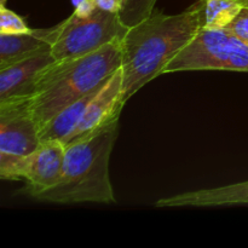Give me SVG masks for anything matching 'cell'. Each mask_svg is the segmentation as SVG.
I'll use <instances>...</instances> for the list:
<instances>
[{"instance_id":"cell-1","label":"cell","mask_w":248,"mask_h":248,"mask_svg":"<svg viewBox=\"0 0 248 248\" xmlns=\"http://www.w3.org/2000/svg\"><path fill=\"white\" fill-rule=\"evenodd\" d=\"M202 28L200 0L176 15L154 11L127 29L123 41V102L165 74L170 63Z\"/></svg>"},{"instance_id":"cell-2","label":"cell","mask_w":248,"mask_h":248,"mask_svg":"<svg viewBox=\"0 0 248 248\" xmlns=\"http://www.w3.org/2000/svg\"><path fill=\"white\" fill-rule=\"evenodd\" d=\"M121 41L115 40L94 52L48 65L36 82L31 111L43 127L61 110L98 89L121 68Z\"/></svg>"},{"instance_id":"cell-3","label":"cell","mask_w":248,"mask_h":248,"mask_svg":"<svg viewBox=\"0 0 248 248\" xmlns=\"http://www.w3.org/2000/svg\"><path fill=\"white\" fill-rule=\"evenodd\" d=\"M118 126L119 120H115L89 137L65 145L60 181L36 200L61 205L115 202L109 160L118 138Z\"/></svg>"},{"instance_id":"cell-4","label":"cell","mask_w":248,"mask_h":248,"mask_svg":"<svg viewBox=\"0 0 248 248\" xmlns=\"http://www.w3.org/2000/svg\"><path fill=\"white\" fill-rule=\"evenodd\" d=\"M126 31L118 14L99 9L93 0H78L74 12L60 23L51 52L56 61L80 57L123 40Z\"/></svg>"},{"instance_id":"cell-5","label":"cell","mask_w":248,"mask_h":248,"mask_svg":"<svg viewBox=\"0 0 248 248\" xmlns=\"http://www.w3.org/2000/svg\"><path fill=\"white\" fill-rule=\"evenodd\" d=\"M189 70L248 72V44L227 28H201L165 74Z\"/></svg>"},{"instance_id":"cell-6","label":"cell","mask_w":248,"mask_h":248,"mask_svg":"<svg viewBox=\"0 0 248 248\" xmlns=\"http://www.w3.org/2000/svg\"><path fill=\"white\" fill-rule=\"evenodd\" d=\"M40 143V127L31 111V99L0 103V174Z\"/></svg>"},{"instance_id":"cell-7","label":"cell","mask_w":248,"mask_h":248,"mask_svg":"<svg viewBox=\"0 0 248 248\" xmlns=\"http://www.w3.org/2000/svg\"><path fill=\"white\" fill-rule=\"evenodd\" d=\"M64 150L62 142L44 140L33 153L17 160L6 172L0 174V178L24 181L27 193L36 199L60 181Z\"/></svg>"},{"instance_id":"cell-8","label":"cell","mask_w":248,"mask_h":248,"mask_svg":"<svg viewBox=\"0 0 248 248\" xmlns=\"http://www.w3.org/2000/svg\"><path fill=\"white\" fill-rule=\"evenodd\" d=\"M124 106L123 72L119 68L92 98L77 128L64 140L63 145L65 147L70 143L84 140L113 121L119 120Z\"/></svg>"},{"instance_id":"cell-9","label":"cell","mask_w":248,"mask_h":248,"mask_svg":"<svg viewBox=\"0 0 248 248\" xmlns=\"http://www.w3.org/2000/svg\"><path fill=\"white\" fill-rule=\"evenodd\" d=\"M53 62L52 52L46 51L0 69V103L31 99L41 73Z\"/></svg>"},{"instance_id":"cell-10","label":"cell","mask_w":248,"mask_h":248,"mask_svg":"<svg viewBox=\"0 0 248 248\" xmlns=\"http://www.w3.org/2000/svg\"><path fill=\"white\" fill-rule=\"evenodd\" d=\"M248 205V181L218 188L177 194L156 201V207H218Z\"/></svg>"},{"instance_id":"cell-11","label":"cell","mask_w":248,"mask_h":248,"mask_svg":"<svg viewBox=\"0 0 248 248\" xmlns=\"http://www.w3.org/2000/svg\"><path fill=\"white\" fill-rule=\"evenodd\" d=\"M60 24L51 28L31 29L26 33L0 34V69L18 61L51 51Z\"/></svg>"},{"instance_id":"cell-12","label":"cell","mask_w":248,"mask_h":248,"mask_svg":"<svg viewBox=\"0 0 248 248\" xmlns=\"http://www.w3.org/2000/svg\"><path fill=\"white\" fill-rule=\"evenodd\" d=\"M106 84V82H104ZM103 86V85H102ZM101 86V87H102ZM93 90L92 92L87 93L86 96L81 97L77 102L72 103L61 110L57 115L53 116L47 124L40 128V140H58V142L64 143V140L73 133V131L77 128L78 124L81 120L85 110L90 102L92 101L99 89Z\"/></svg>"},{"instance_id":"cell-13","label":"cell","mask_w":248,"mask_h":248,"mask_svg":"<svg viewBox=\"0 0 248 248\" xmlns=\"http://www.w3.org/2000/svg\"><path fill=\"white\" fill-rule=\"evenodd\" d=\"M203 28H225L242 7L235 0H200Z\"/></svg>"},{"instance_id":"cell-14","label":"cell","mask_w":248,"mask_h":248,"mask_svg":"<svg viewBox=\"0 0 248 248\" xmlns=\"http://www.w3.org/2000/svg\"><path fill=\"white\" fill-rule=\"evenodd\" d=\"M157 0H124L121 11L119 12L120 21L126 28H131L144 21L155 11Z\"/></svg>"},{"instance_id":"cell-15","label":"cell","mask_w":248,"mask_h":248,"mask_svg":"<svg viewBox=\"0 0 248 248\" xmlns=\"http://www.w3.org/2000/svg\"><path fill=\"white\" fill-rule=\"evenodd\" d=\"M31 31L19 15L0 5V34H19Z\"/></svg>"},{"instance_id":"cell-16","label":"cell","mask_w":248,"mask_h":248,"mask_svg":"<svg viewBox=\"0 0 248 248\" xmlns=\"http://www.w3.org/2000/svg\"><path fill=\"white\" fill-rule=\"evenodd\" d=\"M225 28L240 40L248 44V6H242Z\"/></svg>"},{"instance_id":"cell-17","label":"cell","mask_w":248,"mask_h":248,"mask_svg":"<svg viewBox=\"0 0 248 248\" xmlns=\"http://www.w3.org/2000/svg\"><path fill=\"white\" fill-rule=\"evenodd\" d=\"M93 2L99 9L118 15L121 11L124 5V0H93Z\"/></svg>"},{"instance_id":"cell-18","label":"cell","mask_w":248,"mask_h":248,"mask_svg":"<svg viewBox=\"0 0 248 248\" xmlns=\"http://www.w3.org/2000/svg\"><path fill=\"white\" fill-rule=\"evenodd\" d=\"M235 1H237L239 4H241L242 6H248V0H235Z\"/></svg>"},{"instance_id":"cell-19","label":"cell","mask_w":248,"mask_h":248,"mask_svg":"<svg viewBox=\"0 0 248 248\" xmlns=\"http://www.w3.org/2000/svg\"><path fill=\"white\" fill-rule=\"evenodd\" d=\"M5 1H6V0H0V5H5Z\"/></svg>"}]
</instances>
